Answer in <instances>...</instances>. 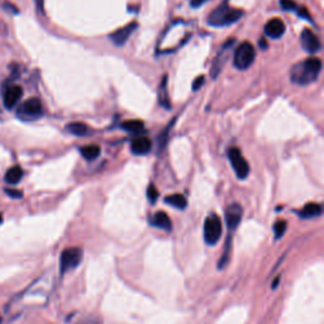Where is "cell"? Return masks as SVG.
<instances>
[{
	"mask_svg": "<svg viewBox=\"0 0 324 324\" xmlns=\"http://www.w3.org/2000/svg\"><path fill=\"white\" fill-rule=\"evenodd\" d=\"M151 139L148 138V137H145V135H138V137L133 138L132 142H131V151L134 154H138V156L147 154L148 152L151 151Z\"/></svg>",
	"mask_w": 324,
	"mask_h": 324,
	"instance_id": "obj_13",
	"label": "cell"
},
{
	"mask_svg": "<svg viewBox=\"0 0 324 324\" xmlns=\"http://www.w3.org/2000/svg\"><path fill=\"white\" fill-rule=\"evenodd\" d=\"M23 177V170L19 166H13L10 167L9 170L6 171L5 173V181L10 185H16L18 184Z\"/></svg>",
	"mask_w": 324,
	"mask_h": 324,
	"instance_id": "obj_19",
	"label": "cell"
},
{
	"mask_svg": "<svg viewBox=\"0 0 324 324\" xmlns=\"http://www.w3.org/2000/svg\"><path fill=\"white\" fill-rule=\"evenodd\" d=\"M243 14H245L243 10L230 8L226 0L224 3L218 6L217 9H214L209 14L208 24L211 27H227V25L238 22L243 17Z\"/></svg>",
	"mask_w": 324,
	"mask_h": 324,
	"instance_id": "obj_2",
	"label": "cell"
},
{
	"mask_svg": "<svg viewBox=\"0 0 324 324\" xmlns=\"http://www.w3.org/2000/svg\"><path fill=\"white\" fill-rule=\"evenodd\" d=\"M255 47L249 42H243L237 47L234 52V66L238 70H247L255 61Z\"/></svg>",
	"mask_w": 324,
	"mask_h": 324,
	"instance_id": "obj_3",
	"label": "cell"
},
{
	"mask_svg": "<svg viewBox=\"0 0 324 324\" xmlns=\"http://www.w3.org/2000/svg\"><path fill=\"white\" fill-rule=\"evenodd\" d=\"M286 222L285 220H277L276 223H275L274 226V232H275V237H276L277 239L281 238V237L285 234V232H286Z\"/></svg>",
	"mask_w": 324,
	"mask_h": 324,
	"instance_id": "obj_23",
	"label": "cell"
},
{
	"mask_svg": "<svg viewBox=\"0 0 324 324\" xmlns=\"http://www.w3.org/2000/svg\"><path fill=\"white\" fill-rule=\"evenodd\" d=\"M23 95V89L18 85H12L9 88L6 89V92L4 93V98H3V103L4 107L6 109L12 110L13 108L16 107L18 104V101L20 100Z\"/></svg>",
	"mask_w": 324,
	"mask_h": 324,
	"instance_id": "obj_12",
	"label": "cell"
},
{
	"mask_svg": "<svg viewBox=\"0 0 324 324\" xmlns=\"http://www.w3.org/2000/svg\"><path fill=\"white\" fill-rule=\"evenodd\" d=\"M300 38H302L303 48L309 54H315L321 50V39L309 28H305L302 32V37Z\"/></svg>",
	"mask_w": 324,
	"mask_h": 324,
	"instance_id": "obj_11",
	"label": "cell"
},
{
	"mask_svg": "<svg viewBox=\"0 0 324 324\" xmlns=\"http://www.w3.org/2000/svg\"><path fill=\"white\" fill-rule=\"evenodd\" d=\"M166 81H167V76H164L162 80H161L160 90H158V100H160V104L162 105V107H165L166 109H169V108H170V100H169V98H167Z\"/></svg>",
	"mask_w": 324,
	"mask_h": 324,
	"instance_id": "obj_21",
	"label": "cell"
},
{
	"mask_svg": "<svg viewBox=\"0 0 324 324\" xmlns=\"http://www.w3.org/2000/svg\"><path fill=\"white\" fill-rule=\"evenodd\" d=\"M122 128L124 129V131H128V132L135 133L139 132V131H142V129L145 128V123L142 122V120H137V119L126 120V122L122 123Z\"/></svg>",
	"mask_w": 324,
	"mask_h": 324,
	"instance_id": "obj_22",
	"label": "cell"
},
{
	"mask_svg": "<svg viewBox=\"0 0 324 324\" xmlns=\"http://www.w3.org/2000/svg\"><path fill=\"white\" fill-rule=\"evenodd\" d=\"M243 215V209L242 207L237 203L234 204H230L226 210V222H227V227H228V229L232 232L238 227L239 222L242 219Z\"/></svg>",
	"mask_w": 324,
	"mask_h": 324,
	"instance_id": "obj_10",
	"label": "cell"
},
{
	"mask_svg": "<svg viewBox=\"0 0 324 324\" xmlns=\"http://www.w3.org/2000/svg\"><path fill=\"white\" fill-rule=\"evenodd\" d=\"M4 9L9 10V12H12L13 14H18V12H19L16 6L13 5V4H10V3H4Z\"/></svg>",
	"mask_w": 324,
	"mask_h": 324,
	"instance_id": "obj_30",
	"label": "cell"
},
{
	"mask_svg": "<svg viewBox=\"0 0 324 324\" xmlns=\"http://www.w3.org/2000/svg\"><path fill=\"white\" fill-rule=\"evenodd\" d=\"M165 203L173 208L180 209V210H183L188 207V200H186L185 196L183 194H172V195H169L165 198Z\"/></svg>",
	"mask_w": 324,
	"mask_h": 324,
	"instance_id": "obj_17",
	"label": "cell"
},
{
	"mask_svg": "<svg viewBox=\"0 0 324 324\" xmlns=\"http://www.w3.org/2000/svg\"><path fill=\"white\" fill-rule=\"evenodd\" d=\"M137 27H138V23L132 22L129 23V24L124 25L123 28L116 29L115 32H113V33H110L109 35L110 41L113 42L115 46L120 47V46H123V44L128 41V38L132 36V33L137 29Z\"/></svg>",
	"mask_w": 324,
	"mask_h": 324,
	"instance_id": "obj_9",
	"label": "cell"
},
{
	"mask_svg": "<svg viewBox=\"0 0 324 324\" xmlns=\"http://www.w3.org/2000/svg\"><path fill=\"white\" fill-rule=\"evenodd\" d=\"M3 223V217H1V214H0V224Z\"/></svg>",
	"mask_w": 324,
	"mask_h": 324,
	"instance_id": "obj_33",
	"label": "cell"
},
{
	"mask_svg": "<svg viewBox=\"0 0 324 324\" xmlns=\"http://www.w3.org/2000/svg\"><path fill=\"white\" fill-rule=\"evenodd\" d=\"M82 260V251L77 247L66 248L61 253L60 271L61 274H66L67 271L77 267Z\"/></svg>",
	"mask_w": 324,
	"mask_h": 324,
	"instance_id": "obj_5",
	"label": "cell"
},
{
	"mask_svg": "<svg viewBox=\"0 0 324 324\" xmlns=\"http://www.w3.org/2000/svg\"><path fill=\"white\" fill-rule=\"evenodd\" d=\"M37 6L42 10V0H37Z\"/></svg>",
	"mask_w": 324,
	"mask_h": 324,
	"instance_id": "obj_32",
	"label": "cell"
},
{
	"mask_svg": "<svg viewBox=\"0 0 324 324\" xmlns=\"http://www.w3.org/2000/svg\"><path fill=\"white\" fill-rule=\"evenodd\" d=\"M100 147L98 145H88L80 148V153L88 161H94L100 156Z\"/></svg>",
	"mask_w": 324,
	"mask_h": 324,
	"instance_id": "obj_18",
	"label": "cell"
},
{
	"mask_svg": "<svg viewBox=\"0 0 324 324\" xmlns=\"http://www.w3.org/2000/svg\"><path fill=\"white\" fill-rule=\"evenodd\" d=\"M150 223H151V226L157 227V228H161L166 232H171V229H172V223H171L170 217L165 211H157L156 214H153V217L150 219Z\"/></svg>",
	"mask_w": 324,
	"mask_h": 324,
	"instance_id": "obj_15",
	"label": "cell"
},
{
	"mask_svg": "<svg viewBox=\"0 0 324 324\" xmlns=\"http://www.w3.org/2000/svg\"><path fill=\"white\" fill-rule=\"evenodd\" d=\"M280 5L281 9L284 10H296L298 9V5L294 0H280Z\"/></svg>",
	"mask_w": 324,
	"mask_h": 324,
	"instance_id": "obj_25",
	"label": "cell"
},
{
	"mask_svg": "<svg viewBox=\"0 0 324 324\" xmlns=\"http://www.w3.org/2000/svg\"><path fill=\"white\" fill-rule=\"evenodd\" d=\"M43 114V108H42L41 100L38 98H31L25 100L19 108L18 115L25 120H33L41 118Z\"/></svg>",
	"mask_w": 324,
	"mask_h": 324,
	"instance_id": "obj_7",
	"label": "cell"
},
{
	"mask_svg": "<svg viewBox=\"0 0 324 324\" xmlns=\"http://www.w3.org/2000/svg\"><path fill=\"white\" fill-rule=\"evenodd\" d=\"M285 23L280 18H274L265 25V35L270 38H280L285 33Z\"/></svg>",
	"mask_w": 324,
	"mask_h": 324,
	"instance_id": "obj_14",
	"label": "cell"
},
{
	"mask_svg": "<svg viewBox=\"0 0 324 324\" xmlns=\"http://www.w3.org/2000/svg\"><path fill=\"white\" fill-rule=\"evenodd\" d=\"M66 131L74 135L82 137V135H85L89 133V127L82 122H73L67 124Z\"/></svg>",
	"mask_w": 324,
	"mask_h": 324,
	"instance_id": "obj_20",
	"label": "cell"
},
{
	"mask_svg": "<svg viewBox=\"0 0 324 324\" xmlns=\"http://www.w3.org/2000/svg\"><path fill=\"white\" fill-rule=\"evenodd\" d=\"M228 157H229L230 165L233 170L236 172L237 177L241 180H245L249 173V165L246 161V158L242 156V152L239 151L237 147H232L228 151Z\"/></svg>",
	"mask_w": 324,
	"mask_h": 324,
	"instance_id": "obj_6",
	"label": "cell"
},
{
	"mask_svg": "<svg viewBox=\"0 0 324 324\" xmlns=\"http://www.w3.org/2000/svg\"><path fill=\"white\" fill-rule=\"evenodd\" d=\"M0 323H1V317H0Z\"/></svg>",
	"mask_w": 324,
	"mask_h": 324,
	"instance_id": "obj_34",
	"label": "cell"
},
{
	"mask_svg": "<svg viewBox=\"0 0 324 324\" xmlns=\"http://www.w3.org/2000/svg\"><path fill=\"white\" fill-rule=\"evenodd\" d=\"M5 194L13 199H20L23 196L22 191H19V190L16 189H5Z\"/></svg>",
	"mask_w": 324,
	"mask_h": 324,
	"instance_id": "obj_27",
	"label": "cell"
},
{
	"mask_svg": "<svg viewBox=\"0 0 324 324\" xmlns=\"http://www.w3.org/2000/svg\"><path fill=\"white\" fill-rule=\"evenodd\" d=\"M209 0H190V6L191 8H199V6H202L203 4H205Z\"/></svg>",
	"mask_w": 324,
	"mask_h": 324,
	"instance_id": "obj_29",
	"label": "cell"
},
{
	"mask_svg": "<svg viewBox=\"0 0 324 324\" xmlns=\"http://www.w3.org/2000/svg\"><path fill=\"white\" fill-rule=\"evenodd\" d=\"M322 211H323V208H322L321 204H318V203H308V204L304 205L300 209L299 215L302 218H305V219H312V218L322 215Z\"/></svg>",
	"mask_w": 324,
	"mask_h": 324,
	"instance_id": "obj_16",
	"label": "cell"
},
{
	"mask_svg": "<svg viewBox=\"0 0 324 324\" xmlns=\"http://www.w3.org/2000/svg\"><path fill=\"white\" fill-rule=\"evenodd\" d=\"M322 71V60L318 57H310L296 63L290 70V79L294 84L306 86L318 79Z\"/></svg>",
	"mask_w": 324,
	"mask_h": 324,
	"instance_id": "obj_1",
	"label": "cell"
},
{
	"mask_svg": "<svg viewBox=\"0 0 324 324\" xmlns=\"http://www.w3.org/2000/svg\"><path fill=\"white\" fill-rule=\"evenodd\" d=\"M260 47H261V48L267 47V43H266V41H265V39H261V41H260Z\"/></svg>",
	"mask_w": 324,
	"mask_h": 324,
	"instance_id": "obj_31",
	"label": "cell"
},
{
	"mask_svg": "<svg viewBox=\"0 0 324 324\" xmlns=\"http://www.w3.org/2000/svg\"><path fill=\"white\" fill-rule=\"evenodd\" d=\"M204 82H205L204 76H203V75L198 76V77L194 80V82H192V90H199V89L202 88Z\"/></svg>",
	"mask_w": 324,
	"mask_h": 324,
	"instance_id": "obj_26",
	"label": "cell"
},
{
	"mask_svg": "<svg viewBox=\"0 0 324 324\" xmlns=\"http://www.w3.org/2000/svg\"><path fill=\"white\" fill-rule=\"evenodd\" d=\"M234 43H236V39H234V38H232V39H229V41L227 42V43H224L223 47H222V50H220V52L218 54V56L215 57V60L213 61V65H211V70H210V75L213 79L218 77L219 73L222 71V67H223V65L226 63L227 58H228L227 55L229 54V50L232 48V46Z\"/></svg>",
	"mask_w": 324,
	"mask_h": 324,
	"instance_id": "obj_8",
	"label": "cell"
},
{
	"mask_svg": "<svg viewBox=\"0 0 324 324\" xmlns=\"http://www.w3.org/2000/svg\"><path fill=\"white\" fill-rule=\"evenodd\" d=\"M147 198L148 200H150V203H156V200L158 199V190L156 189V186L153 185V184H151V185L148 186L147 189Z\"/></svg>",
	"mask_w": 324,
	"mask_h": 324,
	"instance_id": "obj_24",
	"label": "cell"
},
{
	"mask_svg": "<svg viewBox=\"0 0 324 324\" xmlns=\"http://www.w3.org/2000/svg\"><path fill=\"white\" fill-rule=\"evenodd\" d=\"M222 237V220L217 214H210L204 223V239L208 245L213 246Z\"/></svg>",
	"mask_w": 324,
	"mask_h": 324,
	"instance_id": "obj_4",
	"label": "cell"
},
{
	"mask_svg": "<svg viewBox=\"0 0 324 324\" xmlns=\"http://www.w3.org/2000/svg\"><path fill=\"white\" fill-rule=\"evenodd\" d=\"M298 14H299V17H302V18H305V19H308V20H312V18H310V14H309V12L306 8H300V9H298Z\"/></svg>",
	"mask_w": 324,
	"mask_h": 324,
	"instance_id": "obj_28",
	"label": "cell"
}]
</instances>
